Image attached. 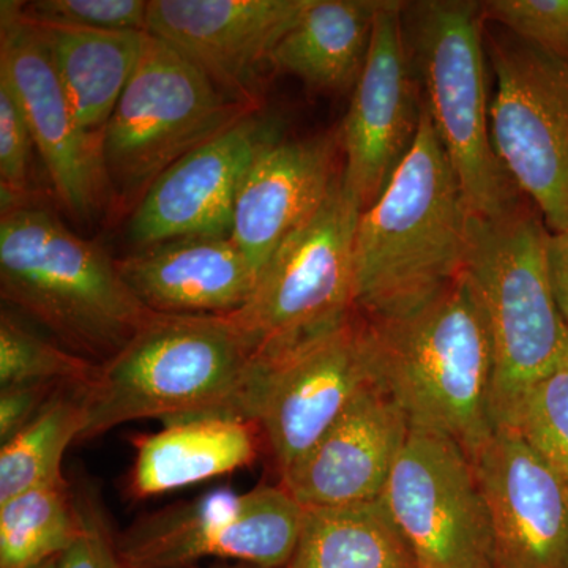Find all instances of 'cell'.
<instances>
[{
  "mask_svg": "<svg viewBox=\"0 0 568 568\" xmlns=\"http://www.w3.org/2000/svg\"><path fill=\"white\" fill-rule=\"evenodd\" d=\"M82 390L80 440L141 418L166 425L204 418L256 424L263 373L230 316L152 312Z\"/></svg>",
  "mask_w": 568,
  "mask_h": 568,
  "instance_id": "6da1fadb",
  "label": "cell"
},
{
  "mask_svg": "<svg viewBox=\"0 0 568 568\" xmlns=\"http://www.w3.org/2000/svg\"><path fill=\"white\" fill-rule=\"evenodd\" d=\"M465 194L425 106L413 149L361 213L354 304L369 321L416 312L465 271Z\"/></svg>",
  "mask_w": 568,
  "mask_h": 568,
  "instance_id": "7a4b0ae2",
  "label": "cell"
},
{
  "mask_svg": "<svg viewBox=\"0 0 568 568\" xmlns=\"http://www.w3.org/2000/svg\"><path fill=\"white\" fill-rule=\"evenodd\" d=\"M366 323L379 386L409 428L448 437L473 458L496 429L495 353L487 313L466 271L416 312Z\"/></svg>",
  "mask_w": 568,
  "mask_h": 568,
  "instance_id": "3957f363",
  "label": "cell"
},
{
  "mask_svg": "<svg viewBox=\"0 0 568 568\" xmlns=\"http://www.w3.org/2000/svg\"><path fill=\"white\" fill-rule=\"evenodd\" d=\"M0 293L97 365L121 353L152 315L110 254L31 203L2 211Z\"/></svg>",
  "mask_w": 568,
  "mask_h": 568,
  "instance_id": "277c9868",
  "label": "cell"
},
{
  "mask_svg": "<svg viewBox=\"0 0 568 568\" xmlns=\"http://www.w3.org/2000/svg\"><path fill=\"white\" fill-rule=\"evenodd\" d=\"M548 234L525 204L497 219H467L465 271L491 332L496 428L510 426L523 396L568 357V325L549 284Z\"/></svg>",
  "mask_w": 568,
  "mask_h": 568,
  "instance_id": "5b68a950",
  "label": "cell"
},
{
  "mask_svg": "<svg viewBox=\"0 0 568 568\" xmlns=\"http://www.w3.org/2000/svg\"><path fill=\"white\" fill-rule=\"evenodd\" d=\"M403 24L422 102L457 174L467 209L485 219L517 211L523 193L493 148L481 2L405 3Z\"/></svg>",
  "mask_w": 568,
  "mask_h": 568,
  "instance_id": "8992f818",
  "label": "cell"
},
{
  "mask_svg": "<svg viewBox=\"0 0 568 568\" xmlns=\"http://www.w3.org/2000/svg\"><path fill=\"white\" fill-rule=\"evenodd\" d=\"M361 213L342 171L320 211L265 265L248 304L230 315L261 372L354 315V241Z\"/></svg>",
  "mask_w": 568,
  "mask_h": 568,
  "instance_id": "52a82bcc",
  "label": "cell"
},
{
  "mask_svg": "<svg viewBox=\"0 0 568 568\" xmlns=\"http://www.w3.org/2000/svg\"><path fill=\"white\" fill-rule=\"evenodd\" d=\"M257 108L231 99L166 41L145 33L136 70L104 129L112 197L136 207L168 168Z\"/></svg>",
  "mask_w": 568,
  "mask_h": 568,
  "instance_id": "ba28073f",
  "label": "cell"
},
{
  "mask_svg": "<svg viewBox=\"0 0 568 568\" xmlns=\"http://www.w3.org/2000/svg\"><path fill=\"white\" fill-rule=\"evenodd\" d=\"M485 37L496 74L493 148L549 233H562L568 230V61L503 28Z\"/></svg>",
  "mask_w": 568,
  "mask_h": 568,
  "instance_id": "9c48e42d",
  "label": "cell"
},
{
  "mask_svg": "<svg viewBox=\"0 0 568 568\" xmlns=\"http://www.w3.org/2000/svg\"><path fill=\"white\" fill-rule=\"evenodd\" d=\"M305 507L283 485L205 493L192 503L145 515L115 538L126 568H190L209 558L286 568Z\"/></svg>",
  "mask_w": 568,
  "mask_h": 568,
  "instance_id": "30bf717a",
  "label": "cell"
},
{
  "mask_svg": "<svg viewBox=\"0 0 568 568\" xmlns=\"http://www.w3.org/2000/svg\"><path fill=\"white\" fill-rule=\"evenodd\" d=\"M381 499L418 568H495L487 504L454 440L409 429Z\"/></svg>",
  "mask_w": 568,
  "mask_h": 568,
  "instance_id": "8fae6325",
  "label": "cell"
},
{
  "mask_svg": "<svg viewBox=\"0 0 568 568\" xmlns=\"http://www.w3.org/2000/svg\"><path fill=\"white\" fill-rule=\"evenodd\" d=\"M256 425L283 473L304 457L358 395L379 386L368 323L342 327L264 369Z\"/></svg>",
  "mask_w": 568,
  "mask_h": 568,
  "instance_id": "7c38bea8",
  "label": "cell"
},
{
  "mask_svg": "<svg viewBox=\"0 0 568 568\" xmlns=\"http://www.w3.org/2000/svg\"><path fill=\"white\" fill-rule=\"evenodd\" d=\"M0 80L17 95L33 144L61 201L78 220L99 215L112 197L103 134L85 132L20 2L0 3Z\"/></svg>",
  "mask_w": 568,
  "mask_h": 568,
  "instance_id": "4fadbf2b",
  "label": "cell"
},
{
  "mask_svg": "<svg viewBox=\"0 0 568 568\" xmlns=\"http://www.w3.org/2000/svg\"><path fill=\"white\" fill-rule=\"evenodd\" d=\"M403 9L405 2L381 3L368 58L339 129L343 183L362 212L386 190L413 149L424 110L407 51Z\"/></svg>",
  "mask_w": 568,
  "mask_h": 568,
  "instance_id": "5bb4252c",
  "label": "cell"
},
{
  "mask_svg": "<svg viewBox=\"0 0 568 568\" xmlns=\"http://www.w3.org/2000/svg\"><path fill=\"white\" fill-rule=\"evenodd\" d=\"M491 523L495 568L568 567V491L511 426L470 458Z\"/></svg>",
  "mask_w": 568,
  "mask_h": 568,
  "instance_id": "9a60e30c",
  "label": "cell"
},
{
  "mask_svg": "<svg viewBox=\"0 0 568 568\" xmlns=\"http://www.w3.org/2000/svg\"><path fill=\"white\" fill-rule=\"evenodd\" d=\"M310 0H149L148 33L166 41L223 93L260 106L257 74Z\"/></svg>",
  "mask_w": 568,
  "mask_h": 568,
  "instance_id": "2e32d148",
  "label": "cell"
},
{
  "mask_svg": "<svg viewBox=\"0 0 568 568\" xmlns=\"http://www.w3.org/2000/svg\"><path fill=\"white\" fill-rule=\"evenodd\" d=\"M274 140L254 112L186 153L134 207L130 241L141 250L175 239L231 235L242 182L257 153Z\"/></svg>",
  "mask_w": 568,
  "mask_h": 568,
  "instance_id": "e0dca14e",
  "label": "cell"
},
{
  "mask_svg": "<svg viewBox=\"0 0 568 568\" xmlns=\"http://www.w3.org/2000/svg\"><path fill=\"white\" fill-rule=\"evenodd\" d=\"M338 132L268 142L235 201L231 239L261 275L280 246L320 211L343 171Z\"/></svg>",
  "mask_w": 568,
  "mask_h": 568,
  "instance_id": "ac0fdd59",
  "label": "cell"
},
{
  "mask_svg": "<svg viewBox=\"0 0 568 568\" xmlns=\"http://www.w3.org/2000/svg\"><path fill=\"white\" fill-rule=\"evenodd\" d=\"M409 424L376 386L351 403L315 446L282 473V485L304 507H338L383 496Z\"/></svg>",
  "mask_w": 568,
  "mask_h": 568,
  "instance_id": "d6986e66",
  "label": "cell"
},
{
  "mask_svg": "<svg viewBox=\"0 0 568 568\" xmlns=\"http://www.w3.org/2000/svg\"><path fill=\"white\" fill-rule=\"evenodd\" d=\"M115 263L142 305L164 315H233L260 280L231 235L175 239Z\"/></svg>",
  "mask_w": 568,
  "mask_h": 568,
  "instance_id": "ffe728a7",
  "label": "cell"
},
{
  "mask_svg": "<svg viewBox=\"0 0 568 568\" xmlns=\"http://www.w3.org/2000/svg\"><path fill=\"white\" fill-rule=\"evenodd\" d=\"M24 21L31 24L47 52L82 129L104 134L140 62L148 32L100 31L26 18Z\"/></svg>",
  "mask_w": 568,
  "mask_h": 568,
  "instance_id": "44dd1931",
  "label": "cell"
},
{
  "mask_svg": "<svg viewBox=\"0 0 568 568\" xmlns=\"http://www.w3.org/2000/svg\"><path fill=\"white\" fill-rule=\"evenodd\" d=\"M257 429L253 422L235 418L166 425L138 440L130 491L140 499L164 495L252 465Z\"/></svg>",
  "mask_w": 568,
  "mask_h": 568,
  "instance_id": "7402d4cb",
  "label": "cell"
},
{
  "mask_svg": "<svg viewBox=\"0 0 568 568\" xmlns=\"http://www.w3.org/2000/svg\"><path fill=\"white\" fill-rule=\"evenodd\" d=\"M383 0H310L271 65L316 92L354 89L364 71Z\"/></svg>",
  "mask_w": 568,
  "mask_h": 568,
  "instance_id": "603a6c76",
  "label": "cell"
},
{
  "mask_svg": "<svg viewBox=\"0 0 568 568\" xmlns=\"http://www.w3.org/2000/svg\"><path fill=\"white\" fill-rule=\"evenodd\" d=\"M286 568H418L381 497L338 507H305Z\"/></svg>",
  "mask_w": 568,
  "mask_h": 568,
  "instance_id": "cb8c5ba5",
  "label": "cell"
},
{
  "mask_svg": "<svg viewBox=\"0 0 568 568\" xmlns=\"http://www.w3.org/2000/svg\"><path fill=\"white\" fill-rule=\"evenodd\" d=\"M84 386L59 388L31 424L2 444L0 504L41 485L65 480L63 455L84 432Z\"/></svg>",
  "mask_w": 568,
  "mask_h": 568,
  "instance_id": "d4e9b609",
  "label": "cell"
},
{
  "mask_svg": "<svg viewBox=\"0 0 568 568\" xmlns=\"http://www.w3.org/2000/svg\"><path fill=\"white\" fill-rule=\"evenodd\" d=\"M73 489L41 485L0 504V568H37L59 558L77 534Z\"/></svg>",
  "mask_w": 568,
  "mask_h": 568,
  "instance_id": "484cf974",
  "label": "cell"
},
{
  "mask_svg": "<svg viewBox=\"0 0 568 568\" xmlns=\"http://www.w3.org/2000/svg\"><path fill=\"white\" fill-rule=\"evenodd\" d=\"M99 365L37 335L11 313L0 315V388L24 384L81 386Z\"/></svg>",
  "mask_w": 568,
  "mask_h": 568,
  "instance_id": "4316f807",
  "label": "cell"
},
{
  "mask_svg": "<svg viewBox=\"0 0 568 568\" xmlns=\"http://www.w3.org/2000/svg\"><path fill=\"white\" fill-rule=\"evenodd\" d=\"M510 426L551 466L568 491V357L523 396Z\"/></svg>",
  "mask_w": 568,
  "mask_h": 568,
  "instance_id": "83f0119b",
  "label": "cell"
},
{
  "mask_svg": "<svg viewBox=\"0 0 568 568\" xmlns=\"http://www.w3.org/2000/svg\"><path fill=\"white\" fill-rule=\"evenodd\" d=\"M29 21L100 31L148 32L149 0H36L20 2Z\"/></svg>",
  "mask_w": 568,
  "mask_h": 568,
  "instance_id": "f1b7e54d",
  "label": "cell"
},
{
  "mask_svg": "<svg viewBox=\"0 0 568 568\" xmlns=\"http://www.w3.org/2000/svg\"><path fill=\"white\" fill-rule=\"evenodd\" d=\"M485 20L568 61V0H489Z\"/></svg>",
  "mask_w": 568,
  "mask_h": 568,
  "instance_id": "f546056e",
  "label": "cell"
},
{
  "mask_svg": "<svg viewBox=\"0 0 568 568\" xmlns=\"http://www.w3.org/2000/svg\"><path fill=\"white\" fill-rule=\"evenodd\" d=\"M33 138L17 95L0 80V194L2 211L29 201V162Z\"/></svg>",
  "mask_w": 568,
  "mask_h": 568,
  "instance_id": "4dcf8cb0",
  "label": "cell"
},
{
  "mask_svg": "<svg viewBox=\"0 0 568 568\" xmlns=\"http://www.w3.org/2000/svg\"><path fill=\"white\" fill-rule=\"evenodd\" d=\"M77 534L70 547L59 556V568H126L112 537L106 510L99 491L81 484L73 489Z\"/></svg>",
  "mask_w": 568,
  "mask_h": 568,
  "instance_id": "1f68e13d",
  "label": "cell"
},
{
  "mask_svg": "<svg viewBox=\"0 0 568 568\" xmlns=\"http://www.w3.org/2000/svg\"><path fill=\"white\" fill-rule=\"evenodd\" d=\"M61 387L58 384H24L0 388V443L6 444L31 424Z\"/></svg>",
  "mask_w": 568,
  "mask_h": 568,
  "instance_id": "d6a6232c",
  "label": "cell"
},
{
  "mask_svg": "<svg viewBox=\"0 0 568 568\" xmlns=\"http://www.w3.org/2000/svg\"><path fill=\"white\" fill-rule=\"evenodd\" d=\"M547 267L556 305L568 325V230L548 234Z\"/></svg>",
  "mask_w": 568,
  "mask_h": 568,
  "instance_id": "836d02e7",
  "label": "cell"
},
{
  "mask_svg": "<svg viewBox=\"0 0 568 568\" xmlns=\"http://www.w3.org/2000/svg\"><path fill=\"white\" fill-rule=\"evenodd\" d=\"M37 568H59V558L47 560V562L41 564Z\"/></svg>",
  "mask_w": 568,
  "mask_h": 568,
  "instance_id": "e575fe53",
  "label": "cell"
},
{
  "mask_svg": "<svg viewBox=\"0 0 568 568\" xmlns=\"http://www.w3.org/2000/svg\"><path fill=\"white\" fill-rule=\"evenodd\" d=\"M190 568H194V567H190ZM213 568H257V567H252V566H241V567H213Z\"/></svg>",
  "mask_w": 568,
  "mask_h": 568,
  "instance_id": "d590c367",
  "label": "cell"
},
{
  "mask_svg": "<svg viewBox=\"0 0 568 568\" xmlns=\"http://www.w3.org/2000/svg\"><path fill=\"white\" fill-rule=\"evenodd\" d=\"M568 568V567H567Z\"/></svg>",
  "mask_w": 568,
  "mask_h": 568,
  "instance_id": "8d00e7d4",
  "label": "cell"
}]
</instances>
